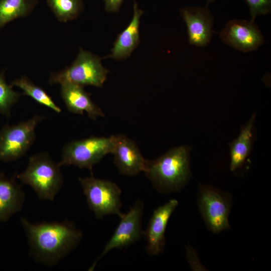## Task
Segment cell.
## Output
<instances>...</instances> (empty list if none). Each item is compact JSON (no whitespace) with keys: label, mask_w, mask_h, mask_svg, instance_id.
<instances>
[{"label":"cell","mask_w":271,"mask_h":271,"mask_svg":"<svg viewBox=\"0 0 271 271\" xmlns=\"http://www.w3.org/2000/svg\"><path fill=\"white\" fill-rule=\"evenodd\" d=\"M27 236L30 254L35 260L46 266L58 263L80 243L82 231L69 220L33 223L20 219Z\"/></svg>","instance_id":"obj_1"},{"label":"cell","mask_w":271,"mask_h":271,"mask_svg":"<svg viewBox=\"0 0 271 271\" xmlns=\"http://www.w3.org/2000/svg\"><path fill=\"white\" fill-rule=\"evenodd\" d=\"M190 150L186 146L175 147L156 159L147 160L144 172L157 191L176 192L186 185L191 177Z\"/></svg>","instance_id":"obj_2"},{"label":"cell","mask_w":271,"mask_h":271,"mask_svg":"<svg viewBox=\"0 0 271 271\" xmlns=\"http://www.w3.org/2000/svg\"><path fill=\"white\" fill-rule=\"evenodd\" d=\"M17 177L31 186L42 200H54L63 183L60 166L46 152L30 157L25 171Z\"/></svg>","instance_id":"obj_3"},{"label":"cell","mask_w":271,"mask_h":271,"mask_svg":"<svg viewBox=\"0 0 271 271\" xmlns=\"http://www.w3.org/2000/svg\"><path fill=\"white\" fill-rule=\"evenodd\" d=\"M108 73L99 57L80 49L71 65L62 71L51 73L49 82L50 84L69 83L82 87H99L102 86Z\"/></svg>","instance_id":"obj_4"},{"label":"cell","mask_w":271,"mask_h":271,"mask_svg":"<svg viewBox=\"0 0 271 271\" xmlns=\"http://www.w3.org/2000/svg\"><path fill=\"white\" fill-rule=\"evenodd\" d=\"M197 195L199 210L208 229L217 234L230 229V194L209 185L200 184Z\"/></svg>","instance_id":"obj_5"},{"label":"cell","mask_w":271,"mask_h":271,"mask_svg":"<svg viewBox=\"0 0 271 271\" xmlns=\"http://www.w3.org/2000/svg\"><path fill=\"white\" fill-rule=\"evenodd\" d=\"M114 136L109 137L91 136L74 140L66 144L62 158L58 163L62 166L75 165L92 171L93 167L106 155L111 153Z\"/></svg>","instance_id":"obj_6"},{"label":"cell","mask_w":271,"mask_h":271,"mask_svg":"<svg viewBox=\"0 0 271 271\" xmlns=\"http://www.w3.org/2000/svg\"><path fill=\"white\" fill-rule=\"evenodd\" d=\"M89 209L101 219L107 215L121 213V191L114 182L94 178H79Z\"/></svg>","instance_id":"obj_7"},{"label":"cell","mask_w":271,"mask_h":271,"mask_svg":"<svg viewBox=\"0 0 271 271\" xmlns=\"http://www.w3.org/2000/svg\"><path fill=\"white\" fill-rule=\"evenodd\" d=\"M43 119L35 115L19 123L5 125L0 131V161H15L25 154L35 139V128Z\"/></svg>","instance_id":"obj_8"},{"label":"cell","mask_w":271,"mask_h":271,"mask_svg":"<svg viewBox=\"0 0 271 271\" xmlns=\"http://www.w3.org/2000/svg\"><path fill=\"white\" fill-rule=\"evenodd\" d=\"M144 207L143 201L138 199L127 212L120 214L119 224L99 256L89 268L90 270L110 250L126 248L142 238L144 232L142 228Z\"/></svg>","instance_id":"obj_9"},{"label":"cell","mask_w":271,"mask_h":271,"mask_svg":"<svg viewBox=\"0 0 271 271\" xmlns=\"http://www.w3.org/2000/svg\"><path fill=\"white\" fill-rule=\"evenodd\" d=\"M221 40L232 48L243 52L255 50L264 43L258 26L251 21L232 20L219 33Z\"/></svg>","instance_id":"obj_10"},{"label":"cell","mask_w":271,"mask_h":271,"mask_svg":"<svg viewBox=\"0 0 271 271\" xmlns=\"http://www.w3.org/2000/svg\"><path fill=\"white\" fill-rule=\"evenodd\" d=\"M178 204L177 200L172 199L153 211L144 232L147 240L146 250L150 255H158L163 252L166 243V227Z\"/></svg>","instance_id":"obj_11"},{"label":"cell","mask_w":271,"mask_h":271,"mask_svg":"<svg viewBox=\"0 0 271 271\" xmlns=\"http://www.w3.org/2000/svg\"><path fill=\"white\" fill-rule=\"evenodd\" d=\"M111 154L120 174L133 176L144 172L147 160L143 157L136 143L125 136H114Z\"/></svg>","instance_id":"obj_12"},{"label":"cell","mask_w":271,"mask_h":271,"mask_svg":"<svg viewBox=\"0 0 271 271\" xmlns=\"http://www.w3.org/2000/svg\"><path fill=\"white\" fill-rule=\"evenodd\" d=\"M187 29L189 43L205 47L213 35V18L206 8L186 7L180 10Z\"/></svg>","instance_id":"obj_13"},{"label":"cell","mask_w":271,"mask_h":271,"mask_svg":"<svg viewBox=\"0 0 271 271\" xmlns=\"http://www.w3.org/2000/svg\"><path fill=\"white\" fill-rule=\"evenodd\" d=\"M60 95L68 110L73 113L82 114L84 112L91 119L104 114L101 108L91 99L90 94L83 87L73 84L61 85Z\"/></svg>","instance_id":"obj_14"},{"label":"cell","mask_w":271,"mask_h":271,"mask_svg":"<svg viewBox=\"0 0 271 271\" xmlns=\"http://www.w3.org/2000/svg\"><path fill=\"white\" fill-rule=\"evenodd\" d=\"M25 201V193L15 177L0 173V223L7 221L20 212Z\"/></svg>","instance_id":"obj_15"},{"label":"cell","mask_w":271,"mask_h":271,"mask_svg":"<svg viewBox=\"0 0 271 271\" xmlns=\"http://www.w3.org/2000/svg\"><path fill=\"white\" fill-rule=\"evenodd\" d=\"M143 13L138 8L135 0L133 3V15L128 26L118 35L108 57L121 60L129 57L139 45L140 18Z\"/></svg>","instance_id":"obj_16"},{"label":"cell","mask_w":271,"mask_h":271,"mask_svg":"<svg viewBox=\"0 0 271 271\" xmlns=\"http://www.w3.org/2000/svg\"><path fill=\"white\" fill-rule=\"evenodd\" d=\"M254 113L247 123L241 127L238 137L230 144V170L235 171L242 166L248 157L253 143Z\"/></svg>","instance_id":"obj_17"},{"label":"cell","mask_w":271,"mask_h":271,"mask_svg":"<svg viewBox=\"0 0 271 271\" xmlns=\"http://www.w3.org/2000/svg\"><path fill=\"white\" fill-rule=\"evenodd\" d=\"M37 3V0H0V28L29 15Z\"/></svg>","instance_id":"obj_18"},{"label":"cell","mask_w":271,"mask_h":271,"mask_svg":"<svg viewBox=\"0 0 271 271\" xmlns=\"http://www.w3.org/2000/svg\"><path fill=\"white\" fill-rule=\"evenodd\" d=\"M12 87L17 86L23 91V95L30 96L38 103L45 106L59 113L61 108L55 103L52 97L41 87L35 85L25 76L13 81Z\"/></svg>","instance_id":"obj_19"},{"label":"cell","mask_w":271,"mask_h":271,"mask_svg":"<svg viewBox=\"0 0 271 271\" xmlns=\"http://www.w3.org/2000/svg\"><path fill=\"white\" fill-rule=\"evenodd\" d=\"M47 3L61 22L76 18L83 9L82 0H47Z\"/></svg>","instance_id":"obj_20"},{"label":"cell","mask_w":271,"mask_h":271,"mask_svg":"<svg viewBox=\"0 0 271 271\" xmlns=\"http://www.w3.org/2000/svg\"><path fill=\"white\" fill-rule=\"evenodd\" d=\"M8 84L3 72H0V113L10 117L12 106L18 102L22 93L15 91Z\"/></svg>","instance_id":"obj_21"},{"label":"cell","mask_w":271,"mask_h":271,"mask_svg":"<svg viewBox=\"0 0 271 271\" xmlns=\"http://www.w3.org/2000/svg\"><path fill=\"white\" fill-rule=\"evenodd\" d=\"M248 5L251 15V22H254L255 18L266 15L270 12L271 0H244Z\"/></svg>","instance_id":"obj_22"},{"label":"cell","mask_w":271,"mask_h":271,"mask_svg":"<svg viewBox=\"0 0 271 271\" xmlns=\"http://www.w3.org/2000/svg\"><path fill=\"white\" fill-rule=\"evenodd\" d=\"M123 0H104L105 9L108 12H118Z\"/></svg>","instance_id":"obj_23"},{"label":"cell","mask_w":271,"mask_h":271,"mask_svg":"<svg viewBox=\"0 0 271 271\" xmlns=\"http://www.w3.org/2000/svg\"><path fill=\"white\" fill-rule=\"evenodd\" d=\"M206 1H207V5H208L210 3L213 2L215 0H206Z\"/></svg>","instance_id":"obj_24"}]
</instances>
